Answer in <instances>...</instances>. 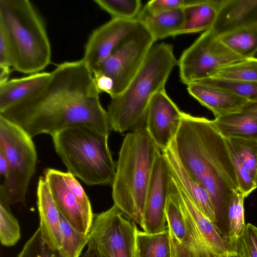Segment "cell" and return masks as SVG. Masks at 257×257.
<instances>
[{
    "label": "cell",
    "mask_w": 257,
    "mask_h": 257,
    "mask_svg": "<svg viewBox=\"0 0 257 257\" xmlns=\"http://www.w3.org/2000/svg\"><path fill=\"white\" fill-rule=\"evenodd\" d=\"M230 152L239 190L246 197L257 188V184L253 181L237 157L231 150Z\"/></svg>",
    "instance_id": "obj_36"
},
{
    "label": "cell",
    "mask_w": 257,
    "mask_h": 257,
    "mask_svg": "<svg viewBox=\"0 0 257 257\" xmlns=\"http://www.w3.org/2000/svg\"><path fill=\"white\" fill-rule=\"evenodd\" d=\"M230 150L257 184V141L238 138H225Z\"/></svg>",
    "instance_id": "obj_31"
},
{
    "label": "cell",
    "mask_w": 257,
    "mask_h": 257,
    "mask_svg": "<svg viewBox=\"0 0 257 257\" xmlns=\"http://www.w3.org/2000/svg\"><path fill=\"white\" fill-rule=\"evenodd\" d=\"M245 60L229 50L211 29L204 31L178 61L181 81L187 85L210 77L219 69Z\"/></svg>",
    "instance_id": "obj_10"
},
{
    "label": "cell",
    "mask_w": 257,
    "mask_h": 257,
    "mask_svg": "<svg viewBox=\"0 0 257 257\" xmlns=\"http://www.w3.org/2000/svg\"><path fill=\"white\" fill-rule=\"evenodd\" d=\"M171 44H154L141 69L126 88L111 98L107 113L111 130L122 134L145 128L148 108L153 96L164 89L177 64Z\"/></svg>",
    "instance_id": "obj_3"
},
{
    "label": "cell",
    "mask_w": 257,
    "mask_h": 257,
    "mask_svg": "<svg viewBox=\"0 0 257 257\" xmlns=\"http://www.w3.org/2000/svg\"><path fill=\"white\" fill-rule=\"evenodd\" d=\"M165 213L176 257H200L192 233L184 218L177 196L171 188Z\"/></svg>",
    "instance_id": "obj_17"
},
{
    "label": "cell",
    "mask_w": 257,
    "mask_h": 257,
    "mask_svg": "<svg viewBox=\"0 0 257 257\" xmlns=\"http://www.w3.org/2000/svg\"><path fill=\"white\" fill-rule=\"evenodd\" d=\"M9 162L4 153L0 150V174L6 179L9 174Z\"/></svg>",
    "instance_id": "obj_41"
},
{
    "label": "cell",
    "mask_w": 257,
    "mask_h": 257,
    "mask_svg": "<svg viewBox=\"0 0 257 257\" xmlns=\"http://www.w3.org/2000/svg\"><path fill=\"white\" fill-rule=\"evenodd\" d=\"M257 25V0H222L211 29L219 37L244 28Z\"/></svg>",
    "instance_id": "obj_16"
},
{
    "label": "cell",
    "mask_w": 257,
    "mask_h": 257,
    "mask_svg": "<svg viewBox=\"0 0 257 257\" xmlns=\"http://www.w3.org/2000/svg\"><path fill=\"white\" fill-rule=\"evenodd\" d=\"M222 0H193L183 8L184 21L180 34L195 33L211 29Z\"/></svg>",
    "instance_id": "obj_23"
},
{
    "label": "cell",
    "mask_w": 257,
    "mask_h": 257,
    "mask_svg": "<svg viewBox=\"0 0 257 257\" xmlns=\"http://www.w3.org/2000/svg\"><path fill=\"white\" fill-rule=\"evenodd\" d=\"M171 174L162 153L157 157L153 169L140 226L149 233L167 228L165 208L171 189Z\"/></svg>",
    "instance_id": "obj_12"
},
{
    "label": "cell",
    "mask_w": 257,
    "mask_h": 257,
    "mask_svg": "<svg viewBox=\"0 0 257 257\" xmlns=\"http://www.w3.org/2000/svg\"><path fill=\"white\" fill-rule=\"evenodd\" d=\"M171 188L177 196L185 220L198 239L217 257H237V253L229 244L227 235L199 210L171 172Z\"/></svg>",
    "instance_id": "obj_11"
},
{
    "label": "cell",
    "mask_w": 257,
    "mask_h": 257,
    "mask_svg": "<svg viewBox=\"0 0 257 257\" xmlns=\"http://www.w3.org/2000/svg\"><path fill=\"white\" fill-rule=\"evenodd\" d=\"M10 203L3 187L0 186V240L1 244L12 246L21 238L20 227L11 212Z\"/></svg>",
    "instance_id": "obj_28"
},
{
    "label": "cell",
    "mask_w": 257,
    "mask_h": 257,
    "mask_svg": "<svg viewBox=\"0 0 257 257\" xmlns=\"http://www.w3.org/2000/svg\"><path fill=\"white\" fill-rule=\"evenodd\" d=\"M182 116V111L170 98L165 89L153 96L147 112L145 128L162 152L174 140Z\"/></svg>",
    "instance_id": "obj_13"
},
{
    "label": "cell",
    "mask_w": 257,
    "mask_h": 257,
    "mask_svg": "<svg viewBox=\"0 0 257 257\" xmlns=\"http://www.w3.org/2000/svg\"><path fill=\"white\" fill-rule=\"evenodd\" d=\"M245 198L240 191L234 192L228 207L227 238L231 248L236 253L238 241L243 235L246 227L243 205Z\"/></svg>",
    "instance_id": "obj_27"
},
{
    "label": "cell",
    "mask_w": 257,
    "mask_h": 257,
    "mask_svg": "<svg viewBox=\"0 0 257 257\" xmlns=\"http://www.w3.org/2000/svg\"><path fill=\"white\" fill-rule=\"evenodd\" d=\"M63 179L71 193L91 217H93L92 208L88 197L86 194L82 186L75 178L69 173H62Z\"/></svg>",
    "instance_id": "obj_37"
},
{
    "label": "cell",
    "mask_w": 257,
    "mask_h": 257,
    "mask_svg": "<svg viewBox=\"0 0 257 257\" xmlns=\"http://www.w3.org/2000/svg\"><path fill=\"white\" fill-rule=\"evenodd\" d=\"M60 217L62 246L59 252L62 257H79L87 244L89 233L76 230L60 213Z\"/></svg>",
    "instance_id": "obj_30"
},
{
    "label": "cell",
    "mask_w": 257,
    "mask_h": 257,
    "mask_svg": "<svg viewBox=\"0 0 257 257\" xmlns=\"http://www.w3.org/2000/svg\"><path fill=\"white\" fill-rule=\"evenodd\" d=\"M115 205L94 214L87 244L94 257H136V223Z\"/></svg>",
    "instance_id": "obj_8"
},
{
    "label": "cell",
    "mask_w": 257,
    "mask_h": 257,
    "mask_svg": "<svg viewBox=\"0 0 257 257\" xmlns=\"http://www.w3.org/2000/svg\"><path fill=\"white\" fill-rule=\"evenodd\" d=\"M93 2L109 14L112 19H135L142 9L140 0H94Z\"/></svg>",
    "instance_id": "obj_32"
},
{
    "label": "cell",
    "mask_w": 257,
    "mask_h": 257,
    "mask_svg": "<svg viewBox=\"0 0 257 257\" xmlns=\"http://www.w3.org/2000/svg\"><path fill=\"white\" fill-rule=\"evenodd\" d=\"M62 173L51 168L44 172V178L54 202L59 213L73 227L81 233L88 234L93 217L89 215L71 193L63 179Z\"/></svg>",
    "instance_id": "obj_15"
},
{
    "label": "cell",
    "mask_w": 257,
    "mask_h": 257,
    "mask_svg": "<svg viewBox=\"0 0 257 257\" xmlns=\"http://www.w3.org/2000/svg\"><path fill=\"white\" fill-rule=\"evenodd\" d=\"M197 82L229 90L248 101L257 102V82H238L208 77Z\"/></svg>",
    "instance_id": "obj_33"
},
{
    "label": "cell",
    "mask_w": 257,
    "mask_h": 257,
    "mask_svg": "<svg viewBox=\"0 0 257 257\" xmlns=\"http://www.w3.org/2000/svg\"><path fill=\"white\" fill-rule=\"evenodd\" d=\"M108 137L86 125L68 127L52 136L55 151L67 172L88 186L112 184L116 164Z\"/></svg>",
    "instance_id": "obj_5"
},
{
    "label": "cell",
    "mask_w": 257,
    "mask_h": 257,
    "mask_svg": "<svg viewBox=\"0 0 257 257\" xmlns=\"http://www.w3.org/2000/svg\"><path fill=\"white\" fill-rule=\"evenodd\" d=\"M175 256L168 227L164 231L157 233H149L138 229L136 257Z\"/></svg>",
    "instance_id": "obj_25"
},
{
    "label": "cell",
    "mask_w": 257,
    "mask_h": 257,
    "mask_svg": "<svg viewBox=\"0 0 257 257\" xmlns=\"http://www.w3.org/2000/svg\"><path fill=\"white\" fill-rule=\"evenodd\" d=\"M193 0H152L148 2L143 9L152 15H157L190 5Z\"/></svg>",
    "instance_id": "obj_38"
},
{
    "label": "cell",
    "mask_w": 257,
    "mask_h": 257,
    "mask_svg": "<svg viewBox=\"0 0 257 257\" xmlns=\"http://www.w3.org/2000/svg\"><path fill=\"white\" fill-rule=\"evenodd\" d=\"M51 73L43 72L0 84V113L34 95L49 81Z\"/></svg>",
    "instance_id": "obj_22"
},
{
    "label": "cell",
    "mask_w": 257,
    "mask_h": 257,
    "mask_svg": "<svg viewBox=\"0 0 257 257\" xmlns=\"http://www.w3.org/2000/svg\"><path fill=\"white\" fill-rule=\"evenodd\" d=\"M0 25L11 42L14 70L31 74L49 64L52 52L46 27L30 1L0 0Z\"/></svg>",
    "instance_id": "obj_6"
},
{
    "label": "cell",
    "mask_w": 257,
    "mask_h": 257,
    "mask_svg": "<svg viewBox=\"0 0 257 257\" xmlns=\"http://www.w3.org/2000/svg\"><path fill=\"white\" fill-rule=\"evenodd\" d=\"M82 257H94L93 254L88 250H86Z\"/></svg>",
    "instance_id": "obj_42"
},
{
    "label": "cell",
    "mask_w": 257,
    "mask_h": 257,
    "mask_svg": "<svg viewBox=\"0 0 257 257\" xmlns=\"http://www.w3.org/2000/svg\"><path fill=\"white\" fill-rule=\"evenodd\" d=\"M232 52L247 59L257 52V25L240 29L219 37Z\"/></svg>",
    "instance_id": "obj_26"
},
{
    "label": "cell",
    "mask_w": 257,
    "mask_h": 257,
    "mask_svg": "<svg viewBox=\"0 0 257 257\" xmlns=\"http://www.w3.org/2000/svg\"><path fill=\"white\" fill-rule=\"evenodd\" d=\"M13 65V53L11 42L5 29L0 25V71L10 72Z\"/></svg>",
    "instance_id": "obj_39"
},
{
    "label": "cell",
    "mask_w": 257,
    "mask_h": 257,
    "mask_svg": "<svg viewBox=\"0 0 257 257\" xmlns=\"http://www.w3.org/2000/svg\"><path fill=\"white\" fill-rule=\"evenodd\" d=\"M183 9L152 15L142 8L135 19L146 27L156 41L180 35L184 21Z\"/></svg>",
    "instance_id": "obj_24"
},
{
    "label": "cell",
    "mask_w": 257,
    "mask_h": 257,
    "mask_svg": "<svg viewBox=\"0 0 257 257\" xmlns=\"http://www.w3.org/2000/svg\"><path fill=\"white\" fill-rule=\"evenodd\" d=\"M252 58H257V52L256 53L254 54V55L253 56V57Z\"/></svg>",
    "instance_id": "obj_44"
},
{
    "label": "cell",
    "mask_w": 257,
    "mask_h": 257,
    "mask_svg": "<svg viewBox=\"0 0 257 257\" xmlns=\"http://www.w3.org/2000/svg\"><path fill=\"white\" fill-rule=\"evenodd\" d=\"M47 83L30 98L1 112L31 138L52 136L78 125L109 136L111 130L102 106L92 72L82 60L66 61L52 71Z\"/></svg>",
    "instance_id": "obj_1"
},
{
    "label": "cell",
    "mask_w": 257,
    "mask_h": 257,
    "mask_svg": "<svg viewBox=\"0 0 257 257\" xmlns=\"http://www.w3.org/2000/svg\"><path fill=\"white\" fill-rule=\"evenodd\" d=\"M17 257H62L57 250L50 247L42 237L40 229L26 242Z\"/></svg>",
    "instance_id": "obj_34"
},
{
    "label": "cell",
    "mask_w": 257,
    "mask_h": 257,
    "mask_svg": "<svg viewBox=\"0 0 257 257\" xmlns=\"http://www.w3.org/2000/svg\"><path fill=\"white\" fill-rule=\"evenodd\" d=\"M0 150L9 162L8 177L1 186L10 204H25L28 186L36 168L37 155L31 138L23 128L0 115Z\"/></svg>",
    "instance_id": "obj_7"
},
{
    "label": "cell",
    "mask_w": 257,
    "mask_h": 257,
    "mask_svg": "<svg viewBox=\"0 0 257 257\" xmlns=\"http://www.w3.org/2000/svg\"><path fill=\"white\" fill-rule=\"evenodd\" d=\"M237 257H257V227L247 223L237 245Z\"/></svg>",
    "instance_id": "obj_35"
},
{
    "label": "cell",
    "mask_w": 257,
    "mask_h": 257,
    "mask_svg": "<svg viewBox=\"0 0 257 257\" xmlns=\"http://www.w3.org/2000/svg\"><path fill=\"white\" fill-rule=\"evenodd\" d=\"M252 61H253L255 64L257 65V58H249Z\"/></svg>",
    "instance_id": "obj_43"
},
{
    "label": "cell",
    "mask_w": 257,
    "mask_h": 257,
    "mask_svg": "<svg viewBox=\"0 0 257 257\" xmlns=\"http://www.w3.org/2000/svg\"><path fill=\"white\" fill-rule=\"evenodd\" d=\"M137 23L136 19H111L97 28L86 43L81 59L92 71L121 44Z\"/></svg>",
    "instance_id": "obj_14"
},
{
    "label": "cell",
    "mask_w": 257,
    "mask_h": 257,
    "mask_svg": "<svg viewBox=\"0 0 257 257\" xmlns=\"http://www.w3.org/2000/svg\"><path fill=\"white\" fill-rule=\"evenodd\" d=\"M189 93L210 110L215 117L239 111L248 101L222 88L195 82L187 85Z\"/></svg>",
    "instance_id": "obj_18"
},
{
    "label": "cell",
    "mask_w": 257,
    "mask_h": 257,
    "mask_svg": "<svg viewBox=\"0 0 257 257\" xmlns=\"http://www.w3.org/2000/svg\"><path fill=\"white\" fill-rule=\"evenodd\" d=\"M224 138H238L257 141V102L248 101L238 111L212 120Z\"/></svg>",
    "instance_id": "obj_21"
},
{
    "label": "cell",
    "mask_w": 257,
    "mask_h": 257,
    "mask_svg": "<svg viewBox=\"0 0 257 257\" xmlns=\"http://www.w3.org/2000/svg\"><path fill=\"white\" fill-rule=\"evenodd\" d=\"M187 172L208 193L223 232L228 227L227 211L232 194L240 191L230 149L212 120L183 112L181 124L172 142Z\"/></svg>",
    "instance_id": "obj_2"
},
{
    "label": "cell",
    "mask_w": 257,
    "mask_h": 257,
    "mask_svg": "<svg viewBox=\"0 0 257 257\" xmlns=\"http://www.w3.org/2000/svg\"><path fill=\"white\" fill-rule=\"evenodd\" d=\"M176 257V256H175Z\"/></svg>",
    "instance_id": "obj_45"
},
{
    "label": "cell",
    "mask_w": 257,
    "mask_h": 257,
    "mask_svg": "<svg viewBox=\"0 0 257 257\" xmlns=\"http://www.w3.org/2000/svg\"><path fill=\"white\" fill-rule=\"evenodd\" d=\"M37 205L40 217V229L43 240L55 250L62 246L60 213L44 177L39 179Z\"/></svg>",
    "instance_id": "obj_20"
},
{
    "label": "cell",
    "mask_w": 257,
    "mask_h": 257,
    "mask_svg": "<svg viewBox=\"0 0 257 257\" xmlns=\"http://www.w3.org/2000/svg\"><path fill=\"white\" fill-rule=\"evenodd\" d=\"M161 153L145 128L127 133L119 152L112 184L114 205L140 225L154 165Z\"/></svg>",
    "instance_id": "obj_4"
},
{
    "label": "cell",
    "mask_w": 257,
    "mask_h": 257,
    "mask_svg": "<svg viewBox=\"0 0 257 257\" xmlns=\"http://www.w3.org/2000/svg\"><path fill=\"white\" fill-rule=\"evenodd\" d=\"M155 42L146 27L137 21L126 38L92 71L100 72L112 79L114 88L111 98L120 94L128 85L142 66Z\"/></svg>",
    "instance_id": "obj_9"
},
{
    "label": "cell",
    "mask_w": 257,
    "mask_h": 257,
    "mask_svg": "<svg viewBox=\"0 0 257 257\" xmlns=\"http://www.w3.org/2000/svg\"><path fill=\"white\" fill-rule=\"evenodd\" d=\"M94 82L96 89L101 93L105 92L112 96L114 88L112 79L107 75L97 71H92Z\"/></svg>",
    "instance_id": "obj_40"
},
{
    "label": "cell",
    "mask_w": 257,
    "mask_h": 257,
    "mask_svg": "<svg viewBox=\"0 0 257 257\" xmlns=\"http://www.w3.org/2000/svg\"><path fill=\"white\" fill-rule=\"evenodd\" d=\"M162 153L171 173L186 191L197 208L216 225V214L209 194L184 168L177 155L172 142L169 148Z\"/></svg>",
    "instance_id": "obj_19"
},
{
    "label": "cell",
    "mask_w": 257,
    "mask_h": 257,
    "mask_svg": "<svg viewBox=\"0 0 257 257\" xmlns=\"http://www.w3.org/2000/svg\"><path fill=\"white\" fill-rule=\"evenodd\" d=\"M209 77L238 82H257V65L250 59L241 60L219 69Z\"/></svg>",
    "instance_id": "obj_29"
}]
</instances>
